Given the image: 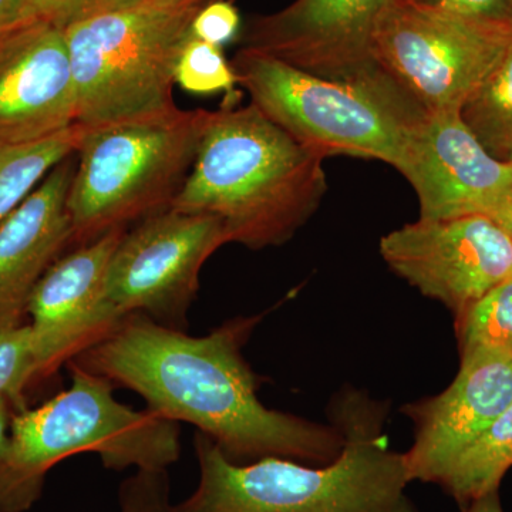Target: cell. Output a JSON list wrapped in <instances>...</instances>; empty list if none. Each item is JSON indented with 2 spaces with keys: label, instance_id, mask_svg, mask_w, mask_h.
<instances>
[{
  "label": "cell",
  "instance_id": "obj_14",
  "mask_svg": "<svg viewBox=\"0 0 512 512\" xmlns=\"http://www.w3.org/2000/svg\"><path fill=\"white\" fill-rule=\"evenodd\" d=\"M74 124L64 29L29 22L0 30V144L40 140Z\"/></svg>",
  "mask_w": 512,
  "mask_h": 512
},
{
  "label": "cell",
  "instance_id": "obj_22",
  "mask_svg": "<svg viewBox=\"0 0 512 512\" xmlns=\"http://www.w3.org/2000/svg\"><path fill=\"white\" fill-rule=\"evenodd\" d=\"M39 379L29 323L0 329V397H5L18 412L26 409L25 390Z\"/></svg>",
  "mask_w": 512,
  "mask_h": 512
},
{
  "label": "cell",
  "instance_id": "obj_29",
  "mask_svg": "<svg viewBox=\"0 0 512 512\" xmlns=\"http://www.w3.org/2000/svg\"><path fill=\"white\" fill-rule=\"evenodd\" d=\"M12 404L5 397H0V458L9 446L10 421H12Z\"/></svg>",
  "mask_w": 512,
  "mask_h": 512
},
{
  "label": "cell",
  "instance_id": "obj_6",
  "mask_svg": "<svg viewBox=\"0 0 512 512\" xmlns=\"http://www.w3.org/2000/svg\"><path fill=\"white\" fill-rule=\"evenodd\" d=\"M208 110L83 128L67 211L72 244L170 210L194 165Z\"/></svg>",
  "mask_w": 512,
  "mask_h": 512
},
{
  "label": "cell",
  "instance_id": "obj_26",
  "mask_svg": "<svg viewBox=\"0 0 512 512\" xmlns=\"http://www.w3.org/2000/svg\"><path fill=\"white\" fill-rule=\"evenodd\" d=\"M423 2L512 32V0H423Z\"/></svg>",
  "mask_w": 512,
  "mask_h": 512
},
{
  "label": "cell",
  "instance_id": "obj_4",
  "mask_svg": "<svg viewBox=\"0 0 512 512\" xmlns=\"http://www.w3.org/2000/svg\"><path fill=\"white\" fill-rule=\"evenodd\" d=\"M72 386L10 421L0 458V512H25L42 495L47 473L64 458L99 454L110 470H167L180 458V427L151 410L131 409L114 397L106 377L67 363Z\"/></svg>",
  "mask_w": 512,
  "mask_h": 512
},
{
  "label": "cell",
  "instance_id": "obj_3",
  "mask_svg": "<svg viewBox=\"0 0 512 512\" xmlns=\"http://www.w3.org/2000/svg\"><path fill=\"white\" fill-rule=\"evenodd\" d=\"M254 104L208 113L197 157L175 211L220 218L228 244L284 245L318 211L328 190L323 161Z\"/></svg>",
  "mask_w": 512,
  "mask_h": 512
},
{
  "label": "cell",
  "instance_id": "obj_12",
  "mask_svg": "<svg viewBox=\"0 0 512 512\" xmlns=\"http://www.w3.org/2000/svg\"><path fill=\"white\" fill-rule=\"evenodd\" d=\"M126 231L114 229L74 248L33 289L26 315L32 319L39 379L93 348L126 318L107 293L111 258Z\"/></svg>",
  "mask_w": 512,
  "mask_h": 512
},
{
  "label": "cell",
  "instance_id": "obj_24",
  "mask_svg": "<svg viewBox=\"0 0 512 512\" xmlns=\"http://www.w3.org/2000/svg\"><path fill=\"white\" fill-rule=\"evenodd\" d=\"M128 2L133 0H26L12 25L46 22L66 29L77 20Z\"/></svg>",
  "mask_w": 512,
  "mask_h": 512
},
{
  "label": "cell",
  "instance_id": "obj_31",
  "mask_svg": "<svg viewBox=\"0 0 512 512\" xmlns=\"http://www.w3.org/2000/svg\"><path fill=\"white\" fill-rule=\"evenodd\" d=\"M148 2H157V3H178L184 2V0H148ZM204 3H208V0H202Z\"/></svg>",
  "mask_w": 512,
  "mask_h": 512
},
{
  "label": "cell",
  "instance_id": "obj_30",
  "mask_svg": "<svg viewBox=\"0 0 512 512\" xmlns=\"http://www.w3.org/2000/svg\"><path fill=\"white\" fill-rule=\"evenodd\" d=\"M26 0H0V30L12 25Z\"/></svg>",
  "mask_w": 512,
  "mask_h": 512
},
{
  "label": "cell",
  "instance_id": "obj_28",
  "mask_svg": "<svg viewBox=\"0 0 512 512\" xmlns=\"http://www.w3.org/2000/svg\"><path fill=\"white\" fill-rule=\"evenodd\" d=\"M463 512H504L501 504L500 491H491V493L477 498L473 503L463 508Z\"/></svg>",
  "mask_w": 512,
  "mask_h": 512
},
{
  "label": "cell",
  "instance_id": "obj_25",
  "mask_svg": "<svg viewBox=\"0 0 512 512\" xmlns=\"http://www.w3.org/2000/svg\"><path fill=\"white\" fill-rule=\"evenodd\" d=\"M241 18L227 0L205 3L191 23V35L217 47L227 45L238 35Z\"/></svg>",
  "mask_w": 512,
  "mask_h": 512
},
{
  "label": "cell",
  "instance_id": "obj_8",
  "mask_svg": "<svg viewBox=\"0 0 512 512\" xmlns=\"http://www.w3.org/2000/svg\"><path fill=\"white\" fill-rule=\"evenodd\" d=\"M512 46V32L423 0H390L372 36L380 73L421 113H460Z\"/></svg>",
  "mask_w": 512,
  "mask_h": 512
},
{
  "label": "cell",
  "instance_id": "obj_19",
  "mask_svg": "<svg viewBox=\"0 0 512 512\" xmlns=\"http://www.w3.org/2000/svg\"><path fill=\"white\" fill-rule=\"evenodd\" d=\"M460 116L491 156L512 161V46Z\"/></svg>",
  "mask_w": 512,
  "mask_h": 512
},
{
  "label": "cell",
  "instance_id": "obj_13",
  "mask_svg": "<svg viewBox=\"0 0 512 512\" xmlns=\"http://www.w3.org/2000/svg\"><path fill=\"white\" fill-rule=\"evenodd\" d=\"M396 170L416 191L421 220L487 217L512 185V161L491 156L460 113L424 116Z\"/></svg>",
  "mask_w": 512,
  "mask_h": 512
},
{
  "label": "cell",
  "instance_id": "obj_2",
  "mask_svg": "<svg viewBox=\"0 0 512 512\" xmlns=\"http://www.w3.org/2000/svg\"><path fill=\"white\" fill-rule=\"evenodd\" d=\"M389 407L362 390H340L330 423L343 434L342 451L325 466L269 457L234 464L197 431L200 483L180 512H419L404 453L389 447L384 420Z\"/></svg>",
  "mask_w": 512,
  "mask_h": 512
},
{
  "label": "cell",
  "instance_id": "obj_18",
  "mask_svg": "<svg viewBox=\"0 0 512 512\" xmlns=\"http://www.w3.org/2000/svg\"><path fill=\"white\" fill-rule=\"evenodd\" d=\"M83 128L74 126L18 144H0V224L18 210L47 175L76 154Z\"/></svg>",
  "mask_w": 512,
  "mask_h": 512
},
{
  "label": "cell",
  "instance_id": "obj_7",
  "mask_svg": "<svg viewBox=\"0 0 512 512\" xmlns=\"http://www.w3.org/2000/svg\"><path fill=\"white\" fill-rule=\"evenodd\" d=\"M231 64L251 104L325 158L343 154L397 168L410 131L424 117L403 97L323 79L247 47Z\"/></svg>",
  "mask_w": 512,
  "mask_h": 512
},
{
  "label": "cell",
  "instance_id": "obj_32",
  "mask_svg": "<svg viewBox=\"0 0 512 512\" xmlns=\"http://www.w3.org/2000/svg\"><path fill=\"white\" fill-rule=\"evenodd\" d=\"M208 2H212V0H208Z\"/></svg>",
  "mask_w": 512,
  "mask_h": 512
},
{
  "label": "cell",
  "instance_id": "obj_15",
  "mask_svg": "<svg viewBox=\"0 0 512 512\" xmlns=\"http://www.w3.org/2000/svg\"><path fill=\"white\" fill-rule=\"evenodd\" d=\"M512 403V357L461 356L453 383L436 396L406 404L413 446L404 453L410 480L439 484L454 460Z\"/></svg>",
  "mask_w": 512,
  "mask_h": 512
},
{
  "label": "cell",
  "instance_id": "obj_16",
  "mask_svg": "<svg viewBox=\"0 0 512 512\" xmlns=\"http://www.w3.org/2000/svg\"><path fill=\"white\" fill-rule=\"evenodd\" d=\"M74 156L57 165L0 224V329L23 325L33 289L72 244L67 195Z\"/></svg>",
  "mask_w": 512,
  "mask_h": 512
},
{
  "label": "cell",
  "instance_id": "obj_5",
  "mask_svg": "<svg viewBox=\"0 0 512 512\" xmlns=\"http://www.w3.org/2000/svg\"><path fill=\"white\" fill-rule=\"evenodd\" d=\"M202 0H133L64 29L76 126L99 128L177 110L175 67Z\"/></svg>",
  "mask_w": 512,
  "mask_h": 512
},
{
  "label": "cell",
  "instance_id": "obj_11",
  "mask_svg": "<svg viewBox=\"0 0 512 512\" xmlns=\"http://www.w3.org/2000/svg\"><path fill=\"white\" fill-rule=\"evenodd\" d=\"M390 0H295L252 22L244 47L274 56L305 72L396 93L377 70L373 29Z\"/></svg>",
  "mask_w": 512,
  "mask_h": 512
},
{
  "label": "cell",
  "instance_id": "obj_27",
  "mask_svg": "<svg viewBox=\"0 0 512 512\" xmlns=\"http://www.w3.org/2000/svg\"><path fill=\"white\" fill-rule=\"evenodd\" d=\"M487 217L503 229L512 244V185L504 192L503 197L498 200Z\"/></svg>",
  "mask_w": 512,
  "mask_h": 512
},
{
  "label": "cell",
  "instance_id": "obj_1",
  "mask_svg": "<svg viewBox=\"0 0 512 512\" xmlns=\"http://www.w3.org/2000/svg\"><path fill=\"white\" fill-rule=\"evenodd\" d=\"M259 320L231 319L195 338L133 313L69 363L140 394L151 412L197 427L231 463H332L345 444L335 424L268 409L259 399L258 376L242 355Z\"/></svg>",
  "mask_w": 512,
  "mask_h": 512
},
{
  "label": "cell",
  "instance_id": "obj_21",
  "mask_svg": "<svg viewBox=\"0 0 512 512\" xmlns=\"http://www.w3.org/2000/svg\"><path fill=\"white\" fill-rule=\"evenodd\" d=\"M175 83L192 94L227 93L237 97V74L222 55L221 47L202 42L191 33L178 56Z\"/></svg>",
  "mask_w": 512,
  "mask_h": 512
},
{
  "label": "cell",
  "instance_id": "obj_17",
  "mask_svg": "<svg viewBox=\"0 0 512 512\" xmlns=\"http://www.w3.org/2000/svg\"><path fill=\"white\" fill-rule=\"evenodd\" d=\"M512 467V403L454 460L439 485L461 508L500 490Z\"/></svg>",
  "mask_w": 512,
  "mask_h": 512
},
{
  "label": "cell",
  "instance_id": "obj_10",
  "mask_svg": "<svg viewBox=\"0 0 512 512\" xmlns=\"http://www.w3.org/2000/svg\"><path fill=\"white\" fill-rule=\"evenodd\" d=\"M384 262L454 316L512 276V244L485 215L417 220L380 239Z\"/></svg>",
  "mask_w": 512,
  "mask_h": 512
},
{
  "label": "cell",
  "instance_id": "obj_20",
  "mask_svg": "<svg viewBox=\"0 0 512 512\" xmlns=\"http://www.w3.org/2000/svg\"><path fill=\"white\" fill-rule=\"evenodd\" d=\"M454 318L461 356L491 353L512 357V276Z\"/></svg>",
  "mask_w": 512,
  "mask_h": 512
},
{
  "label": "cell",
  "instance_id": "obj_23",
  "mask_svg": "<svg viewBox=\"0 0 512 512\" xmlns=\"http://www.w3.org/2000/svg\"><path fill=\"white\" fill-rule=\"evenodd\" d=\"M120 512H180L171 503L167 470H137L120 487Z\"/></svg>",
  "mask_w": 512,
  "mask_h": 512
},
{
  "label": "cell",
  "instance_id": "obj_9",
  "mask_svg": "<svg viewBox=\"0 0 512 512\" xmlns=\"http://www.w3.org/2000/svg\"><path fill=\"white\" fill-rule=\"evenodd\" d=\"M228 244L220 218L170 210L127 229L111 258L107 293L123 315L164 328H188L202 266Z\"/></svg>",
  "mask_w": 512,
  "mask_h": 512
}]
</instances>
